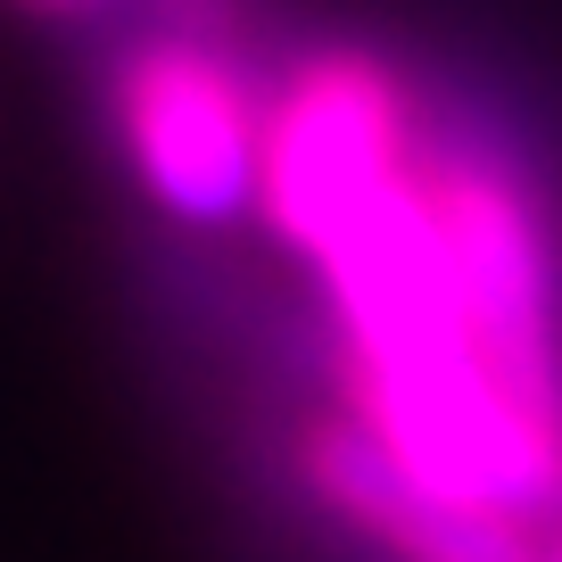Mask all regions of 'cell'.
<instances>
[{"mask_svg": "<svg viewBox=\"0 0 562 562\" xmlns=\"http://www.w3.org/2000/svg\"><path fill=\"white\" fill-rule=\"evenodd\" d=\"M306 257L331 273L364 422L405 463L496 513H529L562 488V439L513 414L472 339V306L422 175H381Z\"/></svg>", "mask_w": 562, "mask_h": 562, "instance_id": "cell-1", "label": "cell"}, {"mask_svg": "<svg viewBox=\"0 0 562 562\" xmlns=\"http://www.w3.org/2000/svg\"><path fill=\"white\" fill-rule=\"evenodd\" d=\"M422 191L439 207L447 257H456L472 339L488 356L496 389L521 422L562 439V372H554V257L529 191L480 149H439L422 166Z\"/></svg>", "mask_w": 562, "mask_h": 562, "instance_id": "cell-2", "label": "cell"}, {"mask_svg": "<svg viewBox=\"0 0 562 562\" xmlns=\"http://www.w3.org/2000/svg\"><path fill=\"white\" fill-rule=\"evenodd\" d=\"M124 140L166 215L182 224H232L257 199L265 124L248 116V91L199 34L140 42L116 75Z\"/></svg>", "mask_w": 562, "mask_h": 562, "instance_id": "cell-3", "label": "cell"}, {"mask_svg": "<svg viewBox=\"0 0 562 562\" xmlns=\"http://www.w3.org/2000/svg\"><path fill=\"white\" fill-rule=\"evenodd\" d=\"M405 166V108L372 58H315L265 124L257 199L290 248H315L381 175Z\"/></svg>", "mask_w": 562, "mask_h": 562, "instance_id": "cell-4", "label": "cell"}, {"mask_svg": "<svg viewBox=\"0 0 562 562\" xmlns=\"http://www.w3.org/2000/svg\"><path fill=\"white\" fill-rule=\"evenodd\" d=\"M306 480H315V496L331 513H348L356 529H372L405 562H529V538L513 513H496L480 496L430 480L422 463H405L364 414L323 422L306 439Z\"/></svg>", "mask_w": 562, "mask_h": 562, "instance_id": "cell-5", "label": "cell"}, {"mask_svg": "<svg viewBox=\"0 0 562 562\" xmlns=\"http://www.w3.org/2000/svg\"><path fill=\"white\" fill-rule=\"evenodd\" d=\"M25 9H75V0H25Z\"/></svg>", "mask_w": 562, "mask_h": 562, "instance_id": "cell-6", "label": "cell"}]
</instances>
